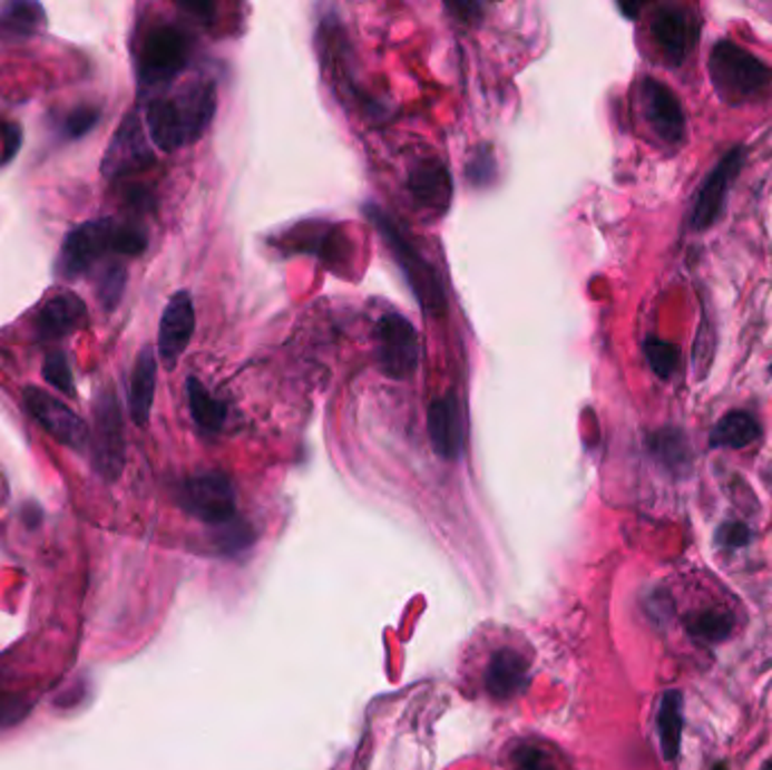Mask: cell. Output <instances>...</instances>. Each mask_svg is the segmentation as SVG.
<instances>
[{
    "label": "cell",
    "instance_id": "cell-1",
    "mask_svg": "<svg viewBox=\"0 0 772 770\" xmlns=\"http://www.w3.org/2000/svg\"><path fill=\"white\" fill-rule=\"evenodd\" d=\"M217 109L215 84L199 79L186 84L177 96L154 98L147 105L145 123L152 143L160 152H175L199 140L211 127Z\"/></svg>",
    "mask_w": 772,
    "mask_h": 770
},
{
    "label": "cell",
    "instance_id": "cell-2",
    "mask_svg": "<svg viewBox=\"0 0 772 770\" xmlns=\"http://www.w3.org/2000/svg\"><path fill=\"white\" fill-rule=\"evenodd\" d=\"M710 77L727 105H747L772 98V68L734 41H719L710 55Z\"/></svg>",
    "mask_w": 772,
    "mask_h": 770
},
{
    "label": "cell",
    "instance_id": "cell-3",
    "mask_svg": "<svg viewBox=\"0 0 772 770\" xmlns=\"http://www.w3.org/2000/svg\"><path fill=\"white\" fill-rule=\"evenodd\" d=\"M364 215L375 224L378 233L389 246L393 261L402 270L404 281L409 290L413 292L416 301L422 305V310L432 316L446 314V308H448L446 290L432 263H429L424 255L411 244V240L400 231L398 224H393V220L382 208L369 204L364 206Z\"/></svg>",
    "mask_w": 772,
    "mask_h": 770
},
{
    "label": "cell",
    "instance_id": "cell-4",
    "mask_svg": "<svg viewBox=\"0 0 772 770\" xmlns=\"http://www.w3.org/2000/svg\"><path fill=\"white\" fill-rule=\"evenodd\" d=\"M190 59V39L175 23L154 26L138 52V79L143 89H158L175 79Z\"/></svg>",
    "mask_w": 772,
    "mask_h": 770
},
{
    "label": "cell",
    "instance_id": "cell-5",
    "mask_svg": "<svg viewBox=\"0 0 772 770\" xmlns=\"http://www.w3.org/2000/svg\"><path fill=\"white\" fill-rule=\"evenodd\" d=\"M116 235L118 222L109 217L86 222L68 231L57 261L59 276L66 281H77L84 274H89L105 255L116 253Z\"/></svg>",
    "mask_w": 772,
    "mask_h": 770
},
{
    "label": "cell",
    "instance_id": "cell-6",
    "mask_svg": "<svg viewBox=\"0 0 772 770\" xmlns=\"http://www.w3.org/2000/svg\"><path fill=\"white\" fill-rule=\"evenodd\" d=\"M89 450L96 470L105 479L120 477L125 468V430L123 409L118 396L111 389L100 391L94 402V430Z\"/></svg>",
    "mask_w": 772,
    "mask_h": 770
},
{
    "label": "cell",
    "instance_id": "cell-7",
    "mask_svg": "<svg viewBox=\"0 0 772 770\" xmlns=\"http://www.w3.org/2000/svg\"><path fill=\"white\" fill-rule=\"evenodd\" d=\"M420 362V337L409 319L387 312L378 323V364L384 376L407 380Z\"/></svg>",
    "mask_w": 772,
    "mask_h": 770
},
{
    "label": "cell",
    "instance_id": "cell-8",
    "mask_svg": "<svg viewBox=\"0 0 772 770\" xmlns=\"http://www.w3.org/2000/svg\"><path fill=\"white\" fill-rule=\"evenodd\" d=\"M182 504L202 523L228 525L235 516V488L224 472H199L182 486Z\"/></svg>",
    "mask_w": 772,
    "mask_h": 770
},
{
    "label": "cell",
    "instance_id": "cell-9",
    "mask_svg": "<svg viewBox=\"0 0 772 770\" xmlns=\"http://www.w3.org/2000/svg\"><path fill=\"white\" fill-rule=\"evenodd\" d=\"M26 407L32 418L43 427V430L57 439L61 446L72 448L77 452H86L91 444V430L66 402L52 398L50 393L28 387L26 389Z\"/></svg>",
    "mask_w": 772,
    "mask_h": 770
},
{
    "label": "cell",
    "instance_id": "cell-10",
    "mask_svg": "<svg viewBox=\"0 0 772 770\" xmlns=\"http://www.w3.org/2000/svg\"><path fill=\"white\" fill-rule=\"evenodd\" d=\"M743 163H745V147L739 145V147H732L707 175V179L703 182L696 195L694 211H692V226L696 231H707L723 217L730 188L734 179L741 175Z\"/></svg>",
    "mask_w": 772,
    "mask_h": 770
},
{
    "label": "cell",
    "instance_id": "cell-11",
    "mask_svg": "<svg viewBox=\"0 0 772 770\" xmlns=\"http://www.w3.org/2000/svg\"><path fill=\"white\" fill-rule=\"evenodd\" d=\"M427 435L434 452L446 461H457L468 441L466 411L455 391L437 398L427 409Z\"/></svg>",
    "mask_w": 772,
    "mask_h": 770
},
{
    "label": "cell",
    "instance_id": "cell-12",
    "mask_svg": "<svg viewBox=\"0 0 772 770\" xmlns=\"http://www.w3.org/2000/svg\"><path fill=\"white\" fill-rule=\"evenodd\" d=\"M154 160L152 147L145 136L143 120L136 111L127 114L114 134L107 154L102 158V175L109 179L127 177L131 173H138L145 165Z\"/></svg>",
    "mask_w": 772,
    "mask_h": 770
},
{
    "label": "cell",
    "instance_id": "cell-13",
    "mask_svg": "<svg viewBox=\"0 0 772 770\" xmlns=\"http://www.w3.org/2000/svg\"><path fill=\"white\" fill-rule=\"evenodd\" d=\"M701 35V23L692 10L662 6L651 19V37L668 64L677 66L690 57Z\"/></svg>",
    "mask_w": 772,
    "mask_h": 770
},
{
    "label": "cell",
    "instance_id": "cell-14",
    "mask_svg": "<svg viewBox=\"0 0 772 770\" xmlns=\"http://www.w3.org/2000/svg\"><path fill=\"white\" fill-rule=\"evenodd\" d=\"M195 303L190 292L182 290L163 310L158 325V358L167 369H175L195 334Z\"/></svg>",
    "mask_w": 772,
    "mask_h": 770
},
{
    "label": "cell",
    "instance_id": "cell-15",
    "mask_svg": "<svg viewBox=\"0 0 772 770\" xmlns=\"http://www.w3.org/2000/svg\"><path fill=\"white\" fill-rule=\"evenodd\" d=\"M407 191L413 204L424 215H432V217L446 215L455 197V184H452L448 165L437 158L420 160L409 173Z\"/></svg>",
    "mask_w": 772,
    "mask_h": 770
},
{
    "label": "cell",
    "instance_id": "cell-16",
    "mask_svg": "<svg viewBox=\"0 0 772 770\" xmlns=\"http://www.w3.org/2000/svg\"><path fill=\"white\" fill-rule=\"evenodd\" d=\"M642 100L651 129L662 140L677 145L684 138V111L677 96L666 84L648 77L642 84Z\"/></svg>",
    "mask_w": 772,
    "mask_h": 770
},
{
    "label": "cell",
    "instance_id": "cell-17",
    "mask_svg": "<svg viewBox=\"0 0 772 770\" xmlns=\"http://www.w3.org/2000/svg\"><path fill=\"white\" fill-rule=\"evenodd\" d=\"M89 321V312H86L84 301L72 294L63 292L52 296L37 316V337L41 341H59L77 330H81Z\"/></svg>",
    "mask_w": 772,
    "mask_h": 770
},
{
    "label": "cell",
    "instance_id": "cell-18",
    "mask_svg": "<svg viewBox=\"0 0 772 770\" xmlns=\"http://www.w3.org/2000/svg\"><path fill=\"white\" fill-rule=\"evenodd\" d=\"M527 660L510 649H501L492 655L486 669V690L497 701H508L527 684Z\"/></svg>",
    "mask_w": 772,
    "mask_h": 770
},
{
    "label": "cell",
    "instance_id": "cell-19",
    "mask_svg": "<svg viewBox=\"0 0 772 770\" xmlns=\"http://www.w3.org/2000/svg\"><path fill=\"white\" fill-rule=\"evenodd\" d=\"M156 373H158V362L156 355L149 347H145L134 364L131 380H129V416L136 425H147L152 405H154V393H156Z\"/></svg>",
    "mask_w": 772,
    "mask_h": 770
},
{
    "label": "cell",
    "instance_id": "cell-20",
    "mask_svg": "<svg viewBox=\"0 0 772 770\" xmlns=\"http://www.w3.org/2000/svg\"><path fill=\"white\" fill-rule=\"evenodd\" d=\"M761 437L759 420L747 411H730L725 413L712 430L710 446L741 450L752 446Z\"/></svg>",
    "mask_w": 772,
    "mask_h": 770
},
{
    "label": "cell",
    "instance_id": "cell-21",
    "mask_svg": "<svg viewBox=\"0 0 772 770\" xmlns=\"http://www.w3.org/2000/svg\"><path fill=\"white\" fill-rule=\"evenodd\" d=\"M46 26V12L39 3H10L0 12V39L6 41H28L37 37Z\"/></svg>",
    "mask_w": 772,
    "mask_h": 770
},
{
    "label": "cell",
    "instance_id": "cell-22",
    "mask_svg": "<svg viewBox=\"0 0 772 770\" xmlns=\"http://www.w3.org/2000/svg\"><path fill=\"white\" fill-rule=\"evenodd\" d=\"M682 730H684L682 696L675 690L664 692L659 701V710H657V737H659L662 757L666 761H675L680 757Z\"/></svg>",
    "mask_w": 772,
    "mask_h": 770
},
{
    "label": "cell",
    "instance_id": "cell-23",
    "mask_svg": "<svg viewBox=\"0 0 772 770\" xmlns=\"http://www.w3.org/2000/svg\"><path fill=\"white\" fill-rule=\"evenodd\" d=\"M186 396L195 425L204 435H217L226 422V405L213 398L211 391L197 378H188Z\"/></svg>",
    "mask_w": 772,
    "mask_h": 770
},
{
    "label": "cell",
    "instance_id": "cell-24",
    "mask_svg": "<svg viewBox=\"0 0 772 770\" xmlns=\"http://www.w3.org/2000/svg\"><path fill=\"white\" fill-rule=\"evenodd\" d=\"M684 631L701 644H721L734 631V615L723 608H707L692 613L684 622Z\"/></svg>",
    "mask_w": 772,
    "mask_h": 770
},
{
    "label": "cell",
    "instance_id": "cell-25",
    "mask_svg": "<svg viewBox=\"0 0 772 770\" xmlns=\"http://www.w3.org/2000/svg\"><path fill=\"white\" fill-rule=\"evenodd\" d=\"M127 287V270L120 263H109L105 270H100L96 281V294L105 310H116L125 296Z\"/></svg>",
    "mask_w": 772,
    "mask_h": 770
},
{
    "label": "cell",
    "instance_id": "cell-26",
    "mask_svg": "<svg viewBox=\"0 0 772 770\" xmlns=\"http://www.w3.org/2000/svg\"><path fill=\"white\" fill-rule=\"evenodd\" d=\"M644 353H646V360H648L653 373L659 376L662 380H668L680 367V351L671 344V341L648 337L644 341Z\"/></svg>",
    "mask_w": 772,
    "mask_h": 770
},
{
    "label": "cell",
    "instance_id": "cell-27",
    "mask_svg": "<svg viewBox=\"0 0 772 770\" xmlns=\"http://www.w3.org/2000/svg\"><path fill=\"white\" fill-rule=\"evenodd\" d=\"M43 380L57 389L59 393H63L66 398H75L77 389H75V380H72V371H70V362L68 355L63 351H52L46 355L43 362Z\"/></svg>",
    "mask_w": 772,
    "mask_h": 770
},
{
    "label": "cell",
    "instance_id": "cell-28",
    "mask_svg": "<svg viewBox=\"0 0 772 770\" xmlns=\"http://www.w3.org/2000/svg\"><path fill=\"white\" fill-rule=\"evenodd\" d=\"M466 177L477 188H488L495 184L497 160H495V152L490 149V145H479L472 152V156L466 165Z\"/></svg>",
    "mask_w": 772,
    "mask_h": 770
},
{
    "label": "cell",
    "instance_id": "cell-29",
    "mask_svg": "<svg viewBox=\"0 0 772 770\" xmlns=\"http://www.w3.org/2000/svg\"><path fill=\"white\" fill-rule=\"evenodd\" d=\"M653 452L655 457L666 464L668 468H682L690 459V450L684 446V437L677 430H666L653 437Z\"/></svg>",
    "mask_w": 772,
    "mask_h": 770
},
{
    "label": "cell",
    "instance_id": "cell-30",
    "mask_svg": "<svg viewBox=\"0 0 772 770\" xmlns=\"http://www.w3.org/2000/svg\"><path fill=\"white\" fill-rule=\"evenodd\" d=\"M98 123H100V111L96 107H77L61 123V134L66 138L77 140L89 131H94L98 127Z\"/></svg>",
    "mask_w": 772,
    "mask_h": 770
},
{
    "label": "cell",
    "instance_id": "cell-31",
    "mask_svg": "<svg viewBox=\"0 0 772 770\" xmlns=\"http://www.w3.org/2000/svg\"><path fill=\"white\" fill-rule=\"evenodd\" d=\"M716 543L723 547V549H743L752 543V532L747 525L743 523H725L719 527L716 532Z\"/></svg>",
    "mask_w": 772,
    "mask_h": 770
},
{
    "label": "cell",
    "instance_id": "cell-32",
    "mask_svg": "<svg viewBox=\"0 0 772 770\" xmlns=\"http://www.w3.org/2000/svg\"><path fill=\"white\" fill-rule=\"evenodd\" d=\"M515 770H556V766L536 748H529L518 754V768Z\"/></svg>",
    "mask_w": 772,
    "mask_h": 770
},
{
    "label": "cell",
    "instance_id": "cell-33",
    "mask_svg": "<svg viewBox=\"0 0 772 770\" xmlns=\"http://www.w3.org/2000/svg\"><path fill=\"white\" fill-rule=\"evenodd\" d=\"M21 149V127L19 125H8L6 127V152H3V158H0V163L8 165Z\"/></svg>",
    "mask_w": 772,
    "mask_h": 770
},
{
    "label": "cell",
    "instance_id": "cell-34",
    "mask_svg": "<svg viewBox=\"0 0 772 770\" xmlns=\"http://www.w3.org/2000/svg\"><path fill=\"white\" fill-rule=\"evenodd\" d=\"M448 10L457 12L461 21H479L481 17V8L472 6V3H459V6H448Z\"/></svg>",
    "mask_w": 772,
    "mask_h": 770
},
{
    "label": "cell",
    "instance_id": "cell-35",
    "mask_svg": "<svg viewBox=\"0 0 772 770\" xmlns=\"http://www.w3.org/2000/svg\"><path fill=\"white\" fill-rule=\"evenodd\" d=\"M23 518H26V523H28L30 527H37V525L41 523V508H39L37 504H28V506L23 508Z\"/></svg>",
    "mask_w": 772,
    "mask_h": 770
},
{
    "label": "cell",
    "instance_id": "cell-36",
    "mask_svg": "<svg viewBox=\"0 0 772 770\" xmlns=\"http://www.w3.org/2000/svg\"><path fill=\"white\" fill-rule=\"evenodd\" d=\"M714 770H727V766H725V763H716Z\"/></svg>",
    "mask_w": 772,
    "mask_h": 770
},
{
    "label": "cell",
    "instance_id": "cell-37",
    "mask_svg": "<svg viewBox=\"0 0 772 770\" xmlns=\"http://www.w3.org/2000/svg\"><path fill=\"white\" fill-rule=\"evenodd\" d=\"M770 371H772V364H770Z\"/></svg>",
    "mask_w": 772,
    "mask_h": 770
}]
</instances>
